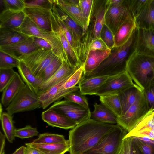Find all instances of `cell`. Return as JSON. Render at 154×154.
I'll return each instance as SVG.
<instances>
[{
    "mask_svg": "<svg viewBox=\"0 0 154 154\" xmlns=\"http://www.w3.org/2000/svg\"><path fill=\"white\" fill-rule=\"evenodd\" d=\"M24 154H44L38 149L30 146H26L24 147Z\"/></svg>",
    "mask_w": 154,
    "mask_h": 154,
    "instance_id": "obj_54",
    "label": "cell"
},
{
    "mask_svg": "<svg viewBox=\"0 0 154 154\" xmlns=\"http://www.w3.org/2000/svg\"><path fill=\"white\" fill-rule=\"evenodd\" d=\"M111 49L89 51L88 52L83 66V77L88 76L95 70L109 56Z\"/></svg>",
    "mask_w": 154,
    "mask_h": 154,
    "instance_id": "obj_18",
    "label": "cell"
},
{
    "mask_svg": "<svg viewBox=\"0 0 154 154\" xmlns=\"http://www.w3.org/2000/svg\"><path fill=\"white\" fill-rule=\"evenodd\" d=\"M52 10L65 23L70 30L76 48L77 56L83 64L82 58L84 35L82 28L63 11L56 0H53Z\"/></svg>",
    "mask_w": 154,
    "mask_h": 154,
    "instance_id": "obj_12",
    "label": "cell"
},
{
    "mask_svg": "<svg viewBox=\"0 0 154 154\" xmlns=\"http://www.w3.org/2000/svg\"><path fill=\"white\" fill-rule=\"evenodd\" d=\"M2 154H5V152H4Z\"/></svg>",
    "mask_w": 154,
    "mask_h": 154,
    "instance_id": "obj_60",
    "label": "cell"
},
{
    "mask_svg": "<svg viewBox=\"0 0 154 154\" xmlns=\"http://www.w3.org/2000/svg\"><path fill=\"white\" fill-rule=\"evenodd\" d=\"M41 107L38 96L25 85L6 110L7 113L12 116L16 113L32 111Z\"/></svg>",
    "mask_w": 154,
    "mask_h": 154,
    "instance_id": "obj_5",
    "label": "cell"
},
{
    "mask_svg": "<svg viewBox=\"0 0 154 154\" xmlns=\"http://www.w3.org/2000/svg\"><path fill=\"white\" fill-rule=\"evenodd\" d=\"M52 31L56 32L58 36L63 48L67 54L71 63L78 67L83 66L78 58L75 52L72 49L67 40L64 32L56 19L52 12L51 17Z\"/></svg>",
    "mask_w": 154,
    "mask_h": 154,
    "instance_id": "obj_22",
    "label": "cell"
},
{
    "mask_svg": "<svg viewBox=\"0 0 154 154\" xmlns=\"http://www.w3.org/2000/svg\"><path fill=\"white\" fill-rule=\"evenodd\" d=\"M94 1L79 0V6L81 11L90 23Z\"/></svg>",
    "mask_w": 154,
    "mask_h": 154,
    "instance_id": "obj_47",
    "label": "cell"
},
{
    "mask_svg": "<svg viewBox=\"0 0 154 154\" xmlns=\"http://www.w3.org/2000/svg\"><path fill=\"white\" fill-rule=\"evenodd\" d=\"M69 2L74 5L79 6V0H66Z\"/></svg>",
    "mask_w": 154,
    "mask_h": 154,
    "instance_id": "obj_59",
    "label": "cell"
},
{
    "mask_svg": "<svg viewBox=\"0 0 154 154\" xmlns=\"http://www.w3.org/2000/svg\"><path fill=\"white\" fill-rule=\"evenodd\" d=\"M134 19L137 28L154 31V0H148Z\"/></svg>",
    "mask_w": 154,
    "mask_h": 154,
    "instance_id": "obj_21",
    "label": "cell"
},
{
    "mask_svg": "<svg viewBox=\"0 0 154 154\" xmlns=\"http://www.w3.org/2000/svg\"><path fill=\"white\" fill-rule=\"evenodd\" d=\"M71 75L52 86L38 96L41 104V107L43 109L46 108L52 103L58 101L61 88Z\"/></svg>",
    "mask_w": 154,
    "mask_h": 154,
    "instance_id": "obj_29",
    "label": "cell"
},
{
    "mask_svg": "<svg viewBox=\"0 0 154 154\" xmlns=\"http://www.w3.org/2000/svg\"><path fill=\"white\" fill-rule=\"evenodd\" d=\"M134 84L126 71L118 75L110 76L99 90L96 95L100 96L118 94Z\"/></svg>",
    "mask_w": 154,
    "mask_h": 154,
    "instance_id": "obj_11",
    "label": "cell"
},
{
    "mask_svg": "<svg viewBox=\"0 0 154 154\" xmlns=\"http://www.w3.org/2000/svg\"><path fill=\"white\" fill-rule=\"evenodd\" d=\"M29 37L14 29L0 28V46L15 44Z\"/></svg>",
    "mask_w": 154,
    "mask_h": 154,
    "instance_id": "obj_31",
    "label": "cell"
},
{
    "mask_svg": "<svg viewBox=\"0 0 154 154\" xmlns=\"http://www.w3.org/2000/svg\"><path fill=\"white\" fill-rule=\"evenodd\" d=\"M24 146H21L12 154H24Z\"/></svg>",
    "mask_w": 154,
    "mask_h": 154,
    "instance_id": "obj_58",
    "label": "cell"
},
{
    "mask_svg": "<svg viewBox=\"0 0 154 154\" xmlns=\"http://www.w3.org/2000/svg\"><path fill=\"white\" fill-rule=\"evenodd\" d=\"M143 92L149 110L154 109V79Z\"/></svg>",
    "mask_w": 154,
    "mask_h": 154,
    "instance_id": "obj_51",
    "label": "cell"
},
{
    "mask_svg": "<svg viewBox=\"0 0 154 154\" xmlns=\"http://www.w3.org/2000/svg\"><path fill=\"white\" fill-rule=\"evenodd\" d=\"M17 72L13 68L0 69V91L4 89L12 79Z\"/></svg>",
    "mask_w": 154,
    "mask_h": 154,
    "instance_id": "obj_41",
    "label": "cell"
},
{
    "mask_svg": "<svg viewBox=\"0 0 154 154\" xmlns=\"http://www.w3.org/2000/svg\"><path fill=\"white\" fill-rule=\"evenodd\" d=\"M52 13L55 17L56 19L62 28L65 35V36L68 41L69 42L70 45L71 47L77 56L76 48L74 41L71 32L70 30L66 24L59 17V16L57 14H56L52 10Z\"/></svg>",
    "mask_w": 154,
    "mask_h": 154,
    "instance_id": "obj_46",
    "label": "cell"
},
{
    "mask_svg": "<svg viewBox=\"0 0 154 154\" xmlns=\"http://www.w3.org/2000/svg\"><path fill=\"white\" fill-rule=\"evenodd\" d=\"M127 133L118 125L93 148L83 154H116Z\"/></svg>",
    "mask_w": 154,
    "mask_h": 154,
    "instance_id": "obj_6",
    "label": "cell"
},
{
    "mask_svg": "<svg viewBox=\"0 0 154 154\" xmlns=\"http://www.w3.org/2000/svg\"><path fill=\"white\" fill-rule=\"evenodd\" d=\"M38 132L36 128H33L30 125L19 129H15V136L21 139L29 138L37 136Z\"/></svg>",
    "mask_w": 154,
    "mask_h": 154,
    "instance_id": "obj_43",
    "label": "cell"
},
{
    "mask_svg": "<svg viewBox=\"0 0 154 154\" xmlns=\"http://www.w3.org/2000/svg\"><path fill=\"white\" fill-rule=\"evenodd\" d=\"M149 110L143 92L140 97L124 114L117 118V124L128 132Z\"/></svg>",
    "mask_w": 154,
    "mask_h": 154,
    "instance_id": "obj_7",
    "label": "cell"
},
{
    "mask_svg": "<svg viewBox=\"0 0 154 154\" xmlns=\"http://www.w3.org/2000/svg\"><path fill=\"white\" fill-rule=\"evenodd\" d=\"M135 141L143 154H154V142L134 137Z\"/></svg>",
    "mask_w": 154,
    "mask_h": 154,
    "instance_id": "obj_45",
    "label": "cell"
},
{
    "mask_svg": "<svg viewBox=\"0 0 154 154\" xmlns=\"http://www.w3.org/2000/svg\"><path fill=\"white\" fill-rule=\"evenodd\" d=\"M42 49L34 42L32 37L10 45L0 46V50L20 61L27 55Z\"/></svg>",
    "mask_w": 154,
    "mask_h": 154,
    "instance_id": "obj_15",
    "label": "cell"
},
{
    "mask_svg": "<svg viewBox=\"0 0 154 154\" xmlns=\"http://www.w3.org/2000/svg\"><path fill=\"white\" fill-rule=\"evenodd\" d=\"M26 16L23 11L4 9L0 13V28L17 29L20 26Z\"/></svg>",
    "mask_w": 154,
    "mask_h": 154,
    "instance_id": "obj_25",
    "label": "cell"
},
{
    "mask_svg": "<svg viewBox=\"0 0 154 154\" xmlns=\"http://www.w3.org/2000/svg\"><path fill=\"white\" fill-rule=\"evenodd\" d=\"M133 49L139 54L154 58V31L137 28Z\"/></svg>",
    "mask_w": 154,
    "mask_h": 154,
    "instance_id": "obj_13",
    "label": "cell"
},
{
    "mask_svg": "<svg viewBox=\"0 0 154 154\" xmlns=\"http://www.w3.org/2000/svg\"><path fill=\"white\" fill-rule=\"evenodd\" d=\"M64 98V100L72 102L86 108H89L87 98L85 95L82 94L79 89L68 94Z\"/></svg>",
    "mask_w": 154,
    "mask_h": 154,
    "instance_id": "obj_38",
    "label": "cell"
},
{
    "mask_svg": "<svg viewBox=\"0 0 154 154\" xmlns=\"http://www.w3.org/2000/svg\"><path fill=\"white\" fill-rule=\"evenodd\" d=\"M66 140L64 136L57 134L44 133L40 134L38 137L34 140L32 143L35 144H43L54 143H65Z\"/></svg>",
    "mask_w": 154,
    "mask_h": 154,
    "instance_id": "obj_36",
    "label": "cell"
},
{
    "mask_svg": "<svg viewBox=\"0 0 154 154\" xmlns=\"http://www.w3.org/2000/svg\"><path fill=\"white\" fill-rule=\"evenodd\" d=\"M23 11L26 16L38 27L48 31H52V10L25 7Z\"/></svg>",
    "mask_w": 154,
    "mask_h": 154,
    "instance_id": "obj_16",
    "label": "cell"
},
{
    "mask_svg": "<svg viewBox=\"0 0 154 154\" xmlns=\"http://www.w3.org/2000/svg\"><path fill=\"white\" fill-rule=\"evenodd\" d=\"M63 62L60 58L55 56L39 77L42 83L49 79L58 70Z\"/></svg>",
    "mask_w": 154,
    "mask_h": 154,
    "instance_id": "obj_37",
    "label": "cell"
},
{
    "mask_svg": "<svg viewBox=\"0 0 154 154\" xmlns=\"http://www.w3.org/2000/svg\"><path fill=\"white\" fill-rule=\"evenodd\" d=\"M24 1L25 7L52 10L53 0H24Z\"/></svg>",
    "mask_w": 154,
    "mask_h": 154,
    "instance_id": "obj_42",
    "label": "cell"
},
{
    "mask_svg": "<svg viewBox=\"0 0 154 154\" xmlns=\"http://www.w3.org/2000/svg\"><path fill=\"white\" fill-rule=\"evenodd\" d=\"M25 145L35 147L44 154H64L70 149L69 140L65 143L35 144L31 142L25 143Z\"/></svg>",
    "mask_w": 154,
    "mask_h": 154,
    "instance_id": "obj_32",
    "label": "cell"
},
{
    "mask_svg": "<svg viewBox=\"0 0 154 154\" xmlns=\"http://www.w3.org/2000/svg\"><path fill=\"white\" fill-rule=\"evenodd\" d=\"M78 68L63 61L58 70L49 79L40 85L38 89V95L71 75Z\"/></svg>",
    "mask_w": 154,
    "mask_h": 154,
    "instance_id": "obj_19",
    "label": "cell"
},
{
    "mask_svg": "<svg viewBox=\"0 0 154 154\" xmlns=\"http://www.w3.org/2000/svg\"><path fill=\"white\" fill-rule=\"evenodd\" d=\"M143 92V90L135 84L118 94L121 106L122 115L140 97Z\"/></svg>",
    "mask_w": 154,
    "mask_h": 154,
    "instance_id": "obj_27",
    "label": "cell"
},
{
    "mask_svg": "<svg viewBox=\"0 0 154 154\" xmlns=\"http://www.w3.org/2000/svg\"><path fill=\"white\" fill-rule=\"evenodd\" d=\"M136 30L129 40L125 44L115 50L95 70L88 76V78L98 76H113L126 71V63L131 50L133 48Z\"/></svg>",
    "mask_w": 154,
    "mask_h": 154,
    "instance_id": "obj_2",
    "label": "cell"
},
{
    "mask_svg": "<svg viewBox=\"0 0 154 154\" xmlns=\"http://www.w3.org/2000/svg\"><path fill=\"white\" fill-rule=\"evenodd\" d=\"M49 108L66 116L77 124L91 118V112L89 108L65 100L55 102Z\"/></svg>",
    "mask_w": 154,
    "mask_h": 154,
    "instance_id": "obj_10",
    "label": "cell"
},
{
    "mask_svg": "<svg viewBox=\"0 0 154 154\" xmlns=\"http://www.w3.org/2000/svg\"><path fill=\"white\" fill-rule=\"evenodd\" d=\"M100 38L109 49L112 50L114 48V35L105 24L103 25L101 31Z\"/></svg>",
    "mask_w": 154,
    "mask_h": 154,
    "instance_id": "obj_44",
    "label": "cell"
},
{
    "mask_svg": "<svg viewBox=\"0 0 154 154\" xmlns=\"http://www.w3.org/2000/svg\"><path fill=\"white\" fill-rule=\"evenodd\" d=\"M83 73V66L78 68L70 76L60 89V91L72 88L79 83L81 79Z\"/></svg>",
    "mask_w": 154,
    "mask_h": 154,
    "instance_id": "obj_39",
    "label": "cell"
},
{
    "mask_svg": "<svg viewBox=\"0 0 154 154\" xmlns=\"http://www.w3.org/2000/svg\"><path fill=\"white\" fill-rule=\"evenodd\" d=\"M2 128L5 135L9 142L12 143L15 139V128L12 116L8 113L3 112L0 116Z\"/></svg>",
    "mask_w": 154,
    "mask_h": 154,
    "instance_id": "obj_35",
    "label": "cell"
},
{
    "mask_svg": "<svg viewBox=\"0 0 154 154\" xmlns=\"http://www.w3.org/2000/svg\"><path fill=\"white\" fill-rule=\"evenodd\" d=\"M56 0L63 11L82 28L85 35L90 23L82 13L79 6L73 5L66 0Z\"/></svg>",
    "mask_w": 154,
    "mask_h": 154,
    "instance_id": "obj_20",
    "label": "cell"
},
{
    "mask_svg": "<svg viewBox=\"0 0 154 154\" xmlns=\"http://www.w3.org/2000/svg\"><path fill=\"white\" fill-rule=\"evenodd\" d=\"M108 49L101 38L94 39L91 41L87 48L86 56L88 51L104 50Z\"/></svg>",
    "mask_w": 154,
    "mask_h": 154,
    "instance_id": "obj_52",
    "label": "cell"
},
{
    "mask_svg": "<svg viewBox=\"0 0 154 154\" xmlns=\"http://www.w3.org/2000/svg\"><path fill=\"white\" fill-rule=\"evenodd\" d=\"M148 0H128L129 9L134 18L143 8Z\"/></svg>",
    "mask_w": 154,
    "mask_h": 154,
    "instance_id": "obj_50",
    "label": "cell"
},
{
    "mask_svg": "<svg viewBox=\"0 0 154 154\" xmlns=\"http://www.w3.org/2000/svg\"><path fill=\"white\" fill-rule=\"evenodd\" d=\"M111 76H98L82 78L79 83V90L82 94L96 95L101 87Z\"/></svg>",
    "mask_w": 154,
    "mask_h": 154,
    "instance_id": "obj_23",
    "label": "cell"
},
{
    "mask_svg": "<svg viewBox=\"0 0 154 154\" xmlns=\"http://www.w3.org/2000/svg\"><path fill=\"white\" fill-rule=\"evenodd\" d=\"M25 85L20 75L17 72L2 92L1 99L2 104L7 107Z\"/></svg>",
    "mask_w": 154,
    "mask_h": 154,
    "instance_id": "obj_26",
    "label": "cell"
},
{
    "mask_svg": "<svg viewBox=\"0 0 154 154\" xmlns=\"http://www.w3.org/2000/svg\"><path fill=\"white\" fill-rule=\"evenodd\" d=\"M17 68L19 74L25 84L32 92L38 95V88L42 83L40 79L35 76L22 61H20Z\"/></svg>",
    "mask_w": 154,
    "mask_h": 154,
    "instance_id": "obj_28",
    "label": "cell"
},
{
    "mask_svg": "<svg viewBox=\"0 0 154 154\" xmlns=\"http://www.w3.org/2000/svg\"><path fill=\"white\" fill-rule=\"evenodd\" d=\"M32 37L35 43L42 49L52 50L51 45L45 39L36 37Z\"/></svg>",
    "mask_w": 154,
    "mask_h": 154,
    "instance_id": "obj_53",
    "label": "cell"
},
{
    "mask_svg": "<svg viewBox=\"0 0 154 154\" xmlns=\"http://www.w3.org/2000/svg\"><path fill=\"white\" fill-rule=\"evenodd\" d=\"M3 0L5 9L15 11H22L25 8L24 0Z\"/></svg>",
    "mask_w": 154,
    "mask_h": 154,
    "instance_id": "obj_48",
    "label": "cell"
},
{
    "mask_svg": "<svg viewBox=\"0 0 154 154\" xmlns=\"http://www.w3.org/2000/svg\"><path fill=\"white\" fill-rule=\"evenodd\" d=\"M99 97L101 103L117 117L122 115L121 106L118 94Z\"/></svg>",
    "mask_w": 154,
    "mask_h": 154,
    "instance_id": "obj_34",
    "label": "cell"
},
{
    "mask_svg": "<svg viewBox=\"0 0 154 154\" xmlns=\"http://www.w3.org/2000/svg\"><path fill=\"white\" fill-rule=\"evenodd\" d=\"M20 61L0 50V69L17 67Z\"/></svg>",
    "mask_w": 154,
    "mask_h": 154,
    "instance_id": "obj_40",
    "label": "cell"
},
{
    "mask_svg": "<svg viewBox=\"0 0 154 154\" xmlns=\"http://www.w3.org/2000/svg\"><path fill=\"white\" fill-rule=\"evenodd\" d=\"M5 135H4L0 132V154H2L5 152L4 150L5 145Z\"/></svg>",
    "mask_w": 154,
    "mask_h": 154,
    "instance_id": "obj_55",
    "label": "cell"
},
{
    "mask_svg": "<svg viewBox=\"0 0 154 154\" xmlns=\"http://www.w3.org/2000/svg\"><path fill=\"white\" fill-rule=\"evenodd\" d=\"M126 70L134 83L144 90L154 79V58L133 50L126 60Z\"/></svg>",
    "mask_w": 154,
    "mask_h": 154,
    "instance_id": "obj_3",
    "label": "cell"
},
{
    "mask_svg": "<svg viewBox=\"0 0 154 154\" xmlns=\"http://www.w3.org/2000/svg\"><path fill=\"white\" fill-rule=\"evenodd\" d=\"M94 106L90 118L104 123L117 124V117L103 105L95 102Z\"/></svg>",
    "mask_w": 154,
    "mask_h": 154,
    "instance_id": "obj_30",
    "label": "cell"
},
{
    "mask_svg": "<svg viewBox=\"0 0 154 154\" xmlns=\"http://www.w3.org/2000/svg\"><path fill=\"white\" fill-rule=\"evenodd\" d=\"M56 56L51 50L41 49L27 55L20 61L35 76L39 77Z\"/></svg>",
    "mask_w": 154,
    "mask_h": 154,
    "instance_id": "obj_9",
    "label": "cell"
},
{
    "mask_svg": "<svg viewBox=\"0 0 154 154\" xmlns=\"http://www.w3.org/2000/svg\"><path fill=\"white\" fill-rule=\"evenodd\" d=\"M124 0H108L105 1L106 5H113L120 4L122 3Z\"/></svg>",
    "mask_w": 154,
    "mask_h": 154,
    "instance_id": "obj_56",
    "label": "cell"
},
{
    "mask_svg": "<svg viewBox=\"0 0 154 154\" xmlns=\"http://www.w3.org/2000/svg\"><path fill=\"white\" fill-rule=\"evenodd\" d=\"M106 6L105 2L100 5L94 13V22L92 29V40L101 38L100 33L105 24Z\"/></svg>",
    "mask_w": 154,
    "mask_h": 154,
    "instance_id": "obj_33",
    "label": "cell"
},
{
    "mask_svg": "<svg viewBox=\"0 0 154 154\" xmlns=\"http://www.w3.org/2000/svg\"><path fill=\"white\" fill-rule=\"evenodd\" d=\"M14 29L29 37H36L45 39L51 45L52 51L57 56L63 61L75 66L70 61L58 36L54 31H48L39 28L26 16L20 26Z\"/></svg>",
    "mask_w": 154,
    "mask_h": 154,
    "instance_id": "obj_4",
    "label": "cell"
},
{
    "mask_svg": "<svg viewBox=\"0 0 154 154\" xmlns=\"http://www.w3.org/2000/svg\"><path fill=\"white\" fill-rule=\"evenodd\" d=\"M134 137H125L116 154H133Z\"/></svg>",
    "mask_w": 154,
    "mask_h": 154,
    "instance_id": "obj_49",
    "label": "cell"
},
{
    "mask_svg": "<svg viewBox=\"0 0 154 154\" xmlns=\"http://www.w3.org/2000/svg\"><path fill=\"white\" fill-rule=\"evenodd\" d=\"M137 28L136 23L134 18H130L124 21L114 35V48L119 47L126 43Z\"/></svg>",
    "mask_w": 154,
    "mask_h": 154,
    "instance_id": "obj_24",
    "label": "cell"
},
{
    "mask_svg": "<svg viewBox=\"0 0 154 154\" xmlns=\"http://www.w3.org/2000/svg\"><path fill=\"white\" fill-rule=\"evenodd\" d=\"M118 125L91 118L77 124L69 131L70 154H83L93 148Z\"/></svg>",
    "mask_w": 154,
    "mask_h": 154,
    "instance_id": "obj_1",
    "label": "cell"
},
{
    "mask_svg": "<svg viewBox=\"0 0 154 154\" xmlns=\"http://www.w3.org/2000/svg\"><path fill=\"white\" fill-rule=\"evenodd\" d=\"M106 6L105 24L114 35L124 21L134 17L129 9L128 0H124L118 5Z\"/></svg>",
    "mask_w": 154,
    "mask_h": 154,
    "instance_id": "obj_8",
    "label": "cell"
},
{
    "mask_svg": "<svg viewBox=\"0 0 154 154\" xmlns=\"http://www.w3.org/2000/svg\"><path fill=\"white\" fill-rule=\"evenodd\" d=\"M41 117L43 121L53 127L67 130L72 129L77 125L66 116L49 108L42 112Z\"/></svg>",
    "mask_w": 154,
    "mask_h": 154,
    "instance_id": "obj_17",
    "label": "cell"
},
{
    "mask_svg": "<svg viewBox=\"0 0 154 154\" xmlns=\"http://www.w3.org/2000/svg\"><path fill=\"white\" fill-rule=\"evenodd\" d=\"M133 154H143L136 144L134 140V138L133 144Z\"/></svg>",
    "mask_w": 154,
    "mask_h": 154,
    "instance_id": "obj_57",
    "label": "cell"
},
{
    "mask_svg": "<svg viewBox=\"0 0 154 154\" xmlns=\"http://www.w3.org/2000/svg\"><path fill=\"white\" fill-rule=\"evenodd\" d=\"M146 138L154 141V109H150L125 137Z\"/></svg>",
    "mask_w": 154,
    "mask_h": 154,
    "instance_id": "obj_14",
    "label": "cell"
}]
</instances>
